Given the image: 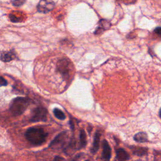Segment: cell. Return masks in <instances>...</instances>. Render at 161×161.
Listing matches in <instances>:
<instances>
[{"instance_id":"cell-6","label":"cell","mask_w":161,"mask_h":161,"mask_svg":"<svg viewBox=\"0 0 161 161\" xmlns=\"http://www.w3.org/2000/svg\"><path fill=\"white\" fill-rule=\"evenodd\" d=\"M54 5V3L51 0H42L37 6V9L40 13H47L53 8Z\"/></svg>"},{"instance_id":"cell-3","label":"cell","mask_w":161,"mask_h":161,"mask_svg":"<svg viewBox=\"0 0 161 161\" xmlns=\"http://www.w3.org/2000/svg\"><path fill=\"white\" fill-rule=\"evenodd\" d=\"M29 100L25 97H18L14 99L9 106V111L14 116H19L23 114L28 108Z\"/></svg>"},{"instance_id":"cell-17","label":"cell","mask_w":161,"mask_h":161,"mask_svg":"<svg viewBox=\"0 0 161 161\" xmlns=\"http://www.w3.org/2000/svg\"><path fill=\"white\" fill-rule=\"evenodd\" d=\"M84 153H78L77 155H76L70 161H79L80 160L82 159V158L83 157Z\"/></svg>"},{"instance_id":"cell-15","label":"cell","mask_w":161,"mask_h":161,"mask_svg":"<svg viewBox=\"0 0 161 161\" xmlns=\"http://www.w3.org/2000/svg\"><path fill=\"white\" fill-rule=\"evenodd\" d=\"M53 114L55 116L60 120H64L65 119V115L64 112L58 108H55L53 109Z\"/></svg>"},{"instance_id":"cell-18","label":"cell","mask_w":161,"mask_h":161,"mask_svg":"<svg viewBox=\"0 0 161 161\" xmlns=\"http://www.w3.org/2000/svg\"><path fill=\"white\" fill-rule=\"evenodd\" d=\"M25 0H14L13 2V4L14 6H19L20 5H22L25 3Z\"/></svg>"},{"instance_id":"cell-14","label":"cell","mask_w":161,"mask_h":161,"mask_svg":"<svg viewBox=\"0 0 161 161\" xmlns=\"http://www.w3.org/2000/svg\"><path fill=\"white\" fill-rule=\"evenodd\" d=\"M15 58V55L14 53H11L10 52H5L1 54V59L3 62H9L14 59Z\"/></svg>"},{"instance_id":"cell-20","label":"cell","mask_w":161,"mask_h":161,"mask_svg":"<svg viewBox=\"0 0 161 161\" xmlns=\"http://www.w3.org/2000/svg\"><path fill=\"white\" fill-rule=\"evenodd\" d=\"M7 85V81L3 77L0 76V87L4 86Z\"/></svg>"},{"instance_id":"cell-21","label":"cell","mask_w":161,"mask_h":161,"mask_svg":"<svg viewBox=\"0 0 161 161\" xmlns=\"http://www.w3.org/2000/svg\"><path fill=\"white\" fill-rule=\"evenodd\" d=\"M154 33L157 34L158 36H161V27H157L154 30Z\"/></svg>"},{"instance_id":"cell-7","label":"cell","mask_w":161,"mask_h":161,"mask_svg":"<svg viewBox=\"0 0 161 161\" xmlns=\"http://www.w3.org/2000/svg\"><path fill=\"white\" fill-rule=\"evenodd\" d=\"M102 158L104 161H109L111 157V148L106 140H103L102 142Z\"/></svg>"},{"instance_id":"cell-19","label":"cell","mask_w":161,"mask_h":161,"mask_svg":"<svg viewBox=\"0 0 161 161\" xmlns=\"http://www.w3.org/2000/svg\"><path fill=\"white\" fill-rule=\"evenodd\" d=\"M118 1L125 4H132L135 3L136 1V0H118Z\"/></svg>"},{"instance_id":"cell-16","label":"cell","mask_w":161,"mask_h":161,"mask_svg":"<svg viewBox=\"0 0 161 161\" xmlns=\"http://www.w3.org/2000/svg\"><path fill=\"white\" fill-rule=\"evenodd\" d=\"M9 18H10V20L12 21V22H14V23H16V22H19V21H21L22 19H21V16H17L16 14L15 13H11L9 15Z\"/></svg>"},{"instance_id":"cell-1","label":"cell","mask_w":161,"mask_h":161,"mask_svg":"<svg viewBox=\"0 0 161 161\" xmlns=\"http://www.w3.org/2000/svg\"><path fill=\"white\" fill-rule=\"evenodd\" d=\"M43 74L46 73L47 80H55L67 84L70 82L74 74V68L71 61L67 57H57L51 60Z\"/></svg>"},{"instance_id":"cell-5","label":"cell","mask_w":161,"mask_h":161,"mask_svg":"<svg viewBox=\"0 0 161 161\" xmlns=\"http://www.w3.org/2000/svg\"><path fill=\"white\" fill-rule=\"evenodd\" d=\"M67 133L65 131L62 132L58 134L51 142L50 144V147L53 148H60L62 147L67 139Z\"/></svg>"},{"instance_id":"cell-11","label":"cell","mask_w":161,"mask_h":161,"mask_svg":"<svg viewBox=\"0 0 161 161\" xmlns=\"http://www.w3.org/2000/svg\"><path fill=\"white\" fill-rule=\"evenodd\" d=\"M111 26L110 23L105 19H101L99 23V26L98 27H97L96 31H94V33L96 35L97 34H99L101 32L104 31V30L108 29Z\"/></svg>"},{"instance_id":"cell-23","label":"cell","mask_w":161,"mask_h":161,"mask_svg":"<svg viewBox=\"0 0 161 161\" xmlns=\"http://www.w3.org/2000/svg\"><path fill=\"white\" fill-rule=\"evenodd\" d=\"M158 115H159V117L161 118V108L159 110V113H158Z\"/></svg>"},{"instance_id":"cell-12","label":"cell","mask_w":161,"mask_h":161,"mask_svg":"<svg viewBox=\"0 0 161 161\" xmlns=\"http://www.w3.org/2000/svg\"><path fill=\"white\" fill-rule=\"evenodd\" d=\"M133 139L136 142L144 143V142H148V136L146 133L140 131L134 135Z\"/></svg>"},{"instance_id":"cell-2","label":"cell","mask_w":161,"mask_h":161,"mask_svg":"<svg viewBox=\"0 0 161 161\" xmlns=\"http://www.w3.org/2000/svg\"><path fill=\"white\" fill-rule=\"evenodd\" d=\"M28 141L33 145H40L43 144L47 138V134L40 128H30L25 133Z\"/></svg>"},{"instance_id":"cell-24","label":"cell","mask_w":161,"mask_h":161,"mask_svg":"<svg viewBox=\"0 0 161 161\" xmlns=\"http://www.w3.org/2000/svg\"><path fill=\"white\" fill-rule=\"evenodd\" d=\"M85 161H90L89 160H85Z\"/></svg>"},{"instance_id":"cell-13","label":"cell","mask_w":161,"mask_h":161,"mask_svg":"<svg viewBox=\"0 0 161 161\" xmlns=\"http://www.w3.org/2000/svg\"><path fill=\"white\" fill-rule=\"evenodd\" d=\"M87 139L86 133L84 130H80L79 132V148H82L86 146Z\"/></svg>"},{"instance_id":"cell-10","label":"cell","mask_w":161,"mask_h":161,"mask_svg":"<svg viewBox=\"0 0 161 161\" xmlns=\"http://www.w3.org/2000/svg\"><path fill=\"white\" fill-rule=\"evenodd\" d=\"M116 156L118 161H126L130 158V156L128 152L123 148L116 149Z\"/></svg>"},{"instance_id":"cell-9","label":"cell","mask_w":161,"mask_h":161,"mask_svg":"<svg viewBox=\"0 0 161 161\" xmlns=\"http://www.w3.org/2000/svg\"><path fill=\"white\" fill-rule=\"evenodd\" d=\"M100 137H101V133L99 131H97L94 136L93 138V143L92 145L91 148V152L92 153H96L99 148V142H100Z\"/></svg>"},{"instance_id":"cell-22","label":"cell","mask_w":161,"mask_h":161,"mask_svg":"<svg viewBox=\"0 0 161 161\" xmlns=\"http://www.w3.org/2000/svg\"><path fill=\"white\" fill-rule=\"evenodd\" d=\"M63 160H64L63 158H62V157H58V156H57V157H55L54 158V159H53V161H62Z\"/></svg>"},{"instance_id":"cell-4","label":"cell","mask_w":161,"mask_h":161,"mask_svg":"<svg viewBox=\"0 0 161 161\" xmlns=\"http://www.w3.org/2000/svg\"><path fill=\"white\" fill-rule=\"evenodd\" d=\"M47 117V111L43 108H36L31 113L30 120L33 122L45 121Z\"/></svg>"},{"instance_id":"cell-25","label":"cell","mask_w":161,"mask_h":161,"mask_svg":"<svg viewBox=\"0 0 161 161\" xmlns=\"http://www.w3.org/2000/svg\"><path fill=\"white\" fill-rule=\"evenodd\" d=\"M137 161H140V160H137Z\"/></svg>"},{"instance_id":"cell-8","label":"cell","mask_w":161,"mask_h":161,"mask_svg":"<svg viewBox=\"0 0 161 161\" xmlns=\"http://www.w3.org/2000/svg\"><path fill=\"white\" fill-rule=\"evenodd\" d=\"M129 148L132 152V153L136 156H139V157L145 156L148 153V149L145 147H138L135 145H131V146H129Z\"/></svg>"}]
</instances>
